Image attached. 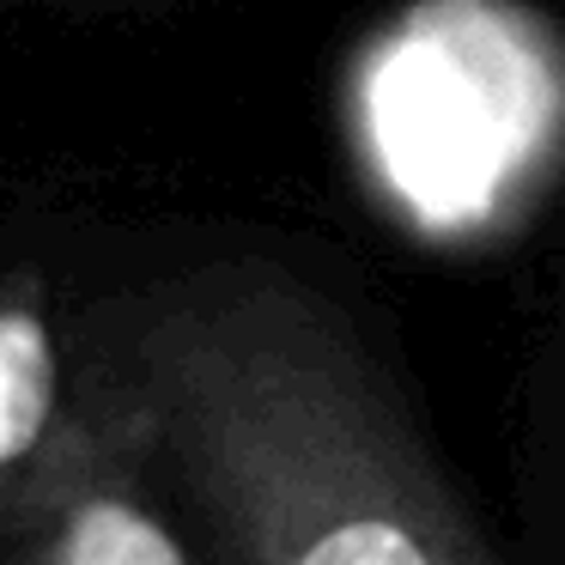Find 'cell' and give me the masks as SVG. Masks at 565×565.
Listing matches in <instances>:
<instances>
[{"instance_id": "cell-3", "label": "cell", "mask_w": 565, "mask_h": 565, "mask_svg": "<svg viewBox=\"0 0 565 565\" xmlns=\"http://www.w3.org/2000/svg\"><path fill=\"white\" fill-rule=\"evenodd\" d=\"M74 310L79 305H62L43 262H13L0 274V565H7L19 499L74 407Z\"/></svg>"}, {"instance_id": "cell-2", "label": "cell", "mask_w": 565, "mask_h": 565, "mask_svg": "<svg viewBox=\"0 0 565 565\" xmlns=\"http://www.w3.org/2000/svg\"><path fill=\"white\" fill-rule=\"evenodd\" d=\"M7 565H201L122 414L86 377L19 499Z\"/></svg>"}, {"instance_id": "cell-4", "label": "cell", "mask_w": 565, "mask_h": 565, "mask_svg": "<svg viewBox=\"0 0 565 565\" xmlns=\"http://www.w3.org/2000/svg\"><path fill=\"white\" fill-rule=\"evenodd\" d=\"M529 475H535V516L547 565H565V298L553 310V334L535 365L529 402Z\"/></svg>"}, {"instance_id": "cell-1", "label": "cell", "mask_w": 565, "mask_h": 565, "mask_svg": "<svg viewBox=\"0 0 565 565\" xmlns=\"http://www.w3.org/2000/svg\"><path fill=\"white\" fill-rule=\"evenodd\" d=\"M74 334L201 565H511L310 262L183 249L92 292Z\"/></svg>"}, {"instance_id": "cell-5", "label": "cell", "mask_w": 565, "mask_h": 565, "mask_svg": "<svg viewBox=\"0 0 565 565\" xmlns=\"http://www.w3.org/2000/svg\"><path fill=\"white\" fill-rule=\"evenodd\" d=\"M50 7H92V0H50Z\"/></svg>"}]
</instances>
